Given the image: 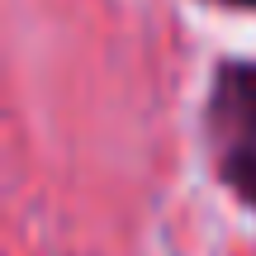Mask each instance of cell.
Masks as SVG:
<instances>
[{
	"instance_id": "cell-1",
	"label": "cell",
	"mask_w": 256,
	"mask_h": 256,
	"mask_svg": "<svg viewBox=\"0 0 256 256\" xmlns=\"http://www.w3.org/2000/svg\"><path fill=\"white\" fill-rule=\"evenodd\" d=\"M204 142L218 185L256 214V62L228 57L204 95Z\"/></svg>"
},
{
	"instance_id": "cell-2",
	"label": "cell",
	"mask_w": 256,
	"mask_h": 256,
	"mask_svg": "<svg viewBox=\"0 0 256 256\" xmlns=\"http://www.w3.org/2000/svg\"><path fill=\"white\" fill-rule=\"evenodd\" d=\"M209 5H228V10H256V0H209Z\"/></svg>"
}]
</instances>
